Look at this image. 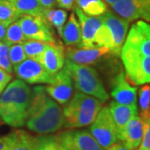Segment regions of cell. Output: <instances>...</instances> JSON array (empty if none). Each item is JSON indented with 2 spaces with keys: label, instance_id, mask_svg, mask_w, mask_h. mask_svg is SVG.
<instances>
[{
  "label": "cell",
  "instance_id": "obj_21",
  "mask_svg": "<svg viewBox=\"0 0 150 150\" xmlns=\"http://www.w3.org/2000/svg\"><path fill=\"white\" fill-rule=\"evenodd\" d=\"M35 137L31 133L22 129L14 130V136L7 150H33Z\"/></svg>",
  "mask_w": 150,
  "mask_h": 150
},
{
  "label": "cell",
  "instance_id": "obj_24",
  "mask_svg": "<svg viewBox=\"0 0 150 150\" xmlns=\"http://www.w3.org/2000/svg\"><path fill=\"white\" fill-rule=\"evenodd\" d=\"M139 118L144 122H150V87L149 84H144L139 91Z\"/></svg>",
  "mask_w": 150,
  "mask_h": 150
},
{
  "label": "cell",
  "instance_id": "obj_25",
  "mask_svg": "<svg viewBox=\"0 0 150 150\" xmlns=\"http://www.w3.org/2000/svg\"><path fill=\"white\" fill-rule=\"evenodd\" d=\"M20 17L9 0H0V23L8 27Z\"/></svg>",
  "mask_w": 150,
  "mask_h": 150
},
{
  "label": "cell",
  "instance_id": "obj_22",
  "mask_svg": "<svg viewBox=\"0 0 150 150\" xmlns=\"http://www.w3.org/2000/svg\"><path fill=\"white\" fill-rule=\"evenodd\" d=\"M43 18L51 27L55 28V30L58 33V35L60 37L63 28L64 27L65 23L68 18L67 12L63 8L44 9Z\"/></svg>",
  "mask_w": 150,
  "mask_h": 150
},
{
  "label": "cell",
  "instance_id": "obj_23",
  "mask_svg": "<svg viewBox=\"0 0 150 150\" xmlns=\"http://www.w3.org/2000/svg\"><path fill=\"white\" fill-rule=\"evenodd\" d=\"M77 7L88 16H100L107 9L103 0H75Z\"/></svg>",
  "mask_w": 150,
  "mask_h": 150
},
{
  "label": "cell",
  "instance_id": "obj_12",
  "mask_svg": "<svg viewBox=\"0 0 150 150\" xmlns=\"http://www.w3.org/2000/svg\"><path fill=\"white\" fill-rule=\"evenodd\" d=\"M110 95L118 103L124 105L136 104L137 88L131 84L126 77L125 72L121 69L112 79Z\"/></svg>",
  "mask_w": 150,
  "mask_h": 150
},
{
  "label": "cell",
  "instance_id": "obj_10",
  "mask_svg": "<svg viewBox=\"0 0 150 150\" xmlns=\"http://www.w3.org/2000/svg\"><path fill=\"white\" fill-rule=\"evenodd\" d=\"M13 69L18 79L29 84H49L54 79V76L47 72L37 60L33 59H26L13 66Z\"/></svg>",
  "mask_w": 150,
  "mask_h": 150
},
{
  "label": "cell",
  "instance_id": "obj_38",
  "mask_svg": "<svg viewBox=\"0 0 150 150\" xmlns=\"http://www.w3.org/2000/svg\"><path fill=\"white\" fill-rule=\"evenodd\" d=\"M6 30H7V26L0 23V41H4L6 35Z\"/></svg>",
  "mask_w": 150,
  "mask_h": 150
},
{
  "label": "cell",
  "instance_id": "obj_32",
  "mask_svg": "<svg viewBox=\"0 0 150 150\" xmlns=\"http://www.w3.org/2000/svg\"><path fill=\"white\" fill-rule=\"evenodd\" d=\"M137 150H150V122L144 123V134Z\"/></svg>",
  "mask_w": 150,
  "mask_h": 150
},
{
  "label": "cell",
  "instance_id": "obj_1",
  "mask_svg": "<svg viewBox=\"0 0 150 150\" xmlns=\"http://www.w3.org/2000/svg\"><path fill=\"white\" fill-rule=\"evenodd\" d=\"M120 57L128 80L135 85L150 81V26L138 20L131 26L123 43Z\"/></svg>",
  "mask_w": 150,
  "mask_h": 150
},
{
  "label": "cell",
  "instance_id": "obj_7",
  "mask_svg": "<svg viewBox=\"0 0 150 150\" xmlns=\"http://www.w3.org/2000/svg\"><path fill=\"white\" fill-rule=\"evenodd\" d=\"M115 55L111 54L107 47L93 48H81L78 47L65 48L66 59L78 64L98 66L111 70L108 64L111 63L110 59ZM117 57V56H116Z\"/></svg>",
  "mask_w": 150,
  "mask_h": 150
},
{
  "label": "cell",
  "instance_id": "obj_40",
  "mask_svg": "<svg viewBox=\"0 0 150 150\" xmlns=\"http://www.w3.org/2000/svg\"><path fill=\"white\" fill-rule=\"evenodd\" d=\"M4 123L3 122V120H2V118H1V117H0V125H2V123Z\"/></svg>",
  "mask_w": 150,
  "mask_h": 150
},
{
  "label": "cell",
  "instance_id": "obj_17",
  "mask_svg": "<svg viewBox=\"0 0 150 150\" xmlns=\"http://www.w3.org/2000/svg\"><path fill=\"white\" fill-rule=\"evenodd\" d=\"M108 108L113 122L115 123L118 137V135L123 131L124 126L129 120L139 114L138 106L137 104L124 105L115 101H112L109 103Z\"/></svg>",
  "mask_w": 150,
  "mask_h": 150
},
{
  "label": "cell",
  "instance_id": "obj_26",
  "mask_svg": "<svg viewBox=\"0 0 150 150\" xmlns=\"http://www.w3.org/2000/svg\"><path fill=\"white\" fill-rule=\"evenodd\" d=\"M49 43H45L42 41L27 39L22 43L24 54L27 59H35L38 55L42 54L49 46Z\"/></svg>",
  "mask_w": 150,
  "mask_h": 150
},
{
  "label": "cell",
  "instance_id": "obj_16",
  "mask_svg": "<svg viewBox=\"0 0 150 150\" xmlns=\"http://www.w3.org/2000/svg\"><path fill=\"white\" fill-rule=\"evenodd\" d=\"M144 134V123L139 115L134 116L124 126L118 140L129 150H137Z\"/></svg>",
  "mask_w": 150,
  "mask_h": 150
},
{
  "label": "cell",
  "instance_id": "obj_13",
  "mask_svg": "<svg viewBox=\"0 0 150 150\" xmlns=\"http://www.w3.org/2000/svg\"><path fill=\"white\" fill-rule=\"evenodd\" d=\"M74 8L81 27V42L77 47L81 48H96L95 36L103 23L102 15L88 16L77 6H74Z\"/></svg>",
  "mask_w": 150,
  "mask_h": 150
},
{
  "label": "cell",
  "instance_id": "obj_20",
  "mask_svg": "<svg viewBox=\"0 0 150 150\" xmlns=\"http://www.w3.org/2000/svg\"><path fill=\"white\" fill-rule=\"evenodd\" d=\"M18 13L22 15L43 16V8L38 0H9Z\"/></svg>",
  "mask_w": 150,
  "mask_h": 150
},
{
  "label": "cell",
  "instance_id": "obj_36",
  "mask_svg": "<svg viewBox=\"0 0 150 150\" xmlns=\"http://www.w3.org/2000/svg\"><path fill=\"white\" fill-rule=\"evenodd\" d=\"M43 9L54 8L56 6V0H38Z\"/></svg>",
  "mask_w": 150,
  "mask_h": 150
},
{
  "label": "cell",
  "instance_id": "obj_39",
  "mask_svg": "<svg viewBox=\"0 0 150 150\" xmlns=\"http://www.w3.org/2000/svg\"><path fill=\"white\" fill-rule=\"evenodd\" d=\"M103 1L105 4H107L108 5L111 6V5H112V4H114V3H115L117 0H103Z\"/></svg>",
  "mask_w": 150,
  "mask_h": 150
},
{
  "label": "cell",
  "instance_id": "obj_18",
  "mask_svg": "<svg viewBox=\"0 0 150 150\" xmlns=\"http://www.w3.org/2000/svg\"><path fill=\"white\" fill-rule=\"evenodd\" d=\"M71 144L74 150H104L88 129H68Z\"/></svg>",
  "mask_w": 150,
  "mask_h": 150
},
{
  "label": "cell",
  "instance_id": "obj_19",
  "mask_svg": "<svg viewBox=\"0 0 150 150\" xmlns=\"http://www.w3.org/2000/svg\"><path fill=\"white\" fill-rule=\"evenodd\" d=\"M64 44L67 47H77L81 42V27L75 13H72L66 21L61 33Z\"/></svg>",
  "mask_w": 150,
  "mask_h": 150
},
{
  "label": "cell",
  "instance_id": "obj_11",
  "mask_svg": "<svg viewBox=\"0 0 150 150\" xmlns=\"http://www.w3.org/2000/svg\"><path fill=\"white\" fill-rule=\"evenodd\" d=\"M111 8L112 12L129 22L150 21V0H117Z\"/></svg>",
  "mask_w": 150,
  "mask_h": 150
},
{
  "label": "cell",
  "instance_id": "obj_31",
  "mask_svg": "<svg viewBox=\"0 0 150 150\" xmlns=\"http://www.w3.org/2000/svg\"><path fill=\"white\" fill-rule=\"evenodd\" d=\"M54 136L56 141L57 150H74L70 142L68 129L60 131Z\"/></svg>",
  "mask_w": 150,
  "mask_h": 150
},
{
  "label": "cell",
  "instance_id": "obj_5",
  "mask_svg": "<svg viewBox=\"0 0 150 150\" xmlns=\"http://www.w3.org/2000/svg\"><path fill=\"white\" fill-rule=\"evenodd\" d=\"M64 69L69 74L78 91L96 98L103 103L108 100V93L100 75L94 67L78 64L66 59Z\"/></svg>",
  "mask_w": 150,
  "mask_h": 150
},
{
  "label": "cell",
  "instance_id": "obj_2",
  "mask_svg": "<svg viewBox=\"0 0 150 150\" xmlns=\"http://www.w3.org/2000/svg\"><path fill=\"white\" fill-rule=\"evenodd\" d=\"M63 108L47 93L44 86L31 88L25 126L38 134H51L64 129Z\"/></svg>",
  "mask_w": 150,
  "mask_h": 150
},
{
  "label": "cell",
  "instance_id": "obj_30",
  "mask_svg": "<svg viewBox=\"0 0 150 150\" xmlns=\"http://www.w3.org/2000/svg\"><path fill=\"white\" fill-rule=\"evenodd\" d=\"M9 59L11 64L13 66L20 64L23 60L27 59L22 43H16L9 46Z\"/></svg>",
  "mask_w": 150,
  "mask_h": 150
},
{
  "label": "cell",
  "instance_id": "obj_9",
  "mask_svg": "<svg viewBox=\"0 0 150 150\" xmlns=\"http://www.w3.org/2000/svg\"><path fill=\"white\" fill-rule=\"evenodd\" d=\"M18 22L26 39L49 43L57 42L54 28L48 24L43 16L22 15Z\"/></svg>",
  "mask_w": 150,
  "mask_h": 150
},
{
  "label": "cell",
  "instance_id": "obj_33",
  "mask_svg": "<svg viewBox=\"0 0 150 150\" xmlns=\"http://www.w3.org/2000/svg\"><path fill=\"white\" fill-rule=\"evenodd\" d=\"M13 79V75L0 69V94L5 89Z\"/></svg>",
  "mask_w": 150,
  "mask_h": 150
},
{
  "label": "cell",
  "instance_id": "obj_35",
  "mask_svg": "<svg viewBox=\"0 0 150 150\" xmlns=\"http://www.w3.org/2000/svg\"><path fill=\"white\" fill-rule=\"evenodd\" d=\"M75 0H56V5L60 8L71 10L74 8Z\"/></svg>",
  "mask_w": 150,
  "mask_h": 150
},
{
  "label": "cell",
  "instance_id": "obj_27",
  "mask_svg": "<svg viewBox=\"0 0 150 150\" xmlns=\"http://www.w3.org/2000/svg\"><path fill=\"white\" fill-rule=\"evenodd\" d=\"M26 40L24 34L18 20L12 23L7 27L4 42L8 45H13L16 43H23Z\"/></svg>",
  "mask_w": 150,
  "mask_h": 150
},
{
  "label": "cell",
  "instance_id": "obj_6",
  "mask_svg": "<svg viewBox=\"0 0 150 150\" xmlns=\"http://www.w3.org/2000/svg\"><path fill=\"white\" fill-rule=\"evenodd\" d=\"M88 130L104 150L118 142L117 129L108 106L102 108Z\"/></svg>",
  "mask_w": 150,
  "mask_h": 150
},
{
  "label": "cell",
  "instance_id": "obj_28",
  "mask_svg": "<svg viewBox=\"0 0 150 150\" xmlns=\"http://www.w3.org/2000/svg\"><path fill=\"white\" fill-rule=\"evenodd\" d=\"M33 150H57L54 135L38 134L35 137V143Z\"/></svg>",
  "mask_w": 150,
  "mask_h": 150
},
{
  "label": "cell",
  "instance_id": "obj_14",
  "mask_svg": "<svg viewBox=\"0 0 150 150\" xmlns=\"http://www.w3.org/2000/svg\"><path fill=\"white\" fill-rule=\"evenodd\" d=\"M49 96L60 105L69 102L74 93V83L69 74L63 68L54 75L53 81L45 87Z\"/></svg>",
  "mask_w": 150,
  "mask_h": 150
},
{
  "label": "cell",
  "instance_id": "obj_34",
  "mask_svg": "<svg viewBox=\"0 0 150 150\" xmlns=\"http://www.w3.org/2000/svg\"><path fill=\"white\" fill-rule=\"evenodd\" d=\"M14 136V130L10 132L9 134L0 137V150H7L8 148L13 141Z\"/></svg>",
  "mask_w": 150,
  "mask_h": 150
},
{
  "label": "cell",
  "instance_id": "obj_4",
  "mask_svg": "<svg viewBox=\"0 0 150 150\" xmlns=\"http://www.w3.org/2000/svg\"><path fill=\"white\" fill-rule=\"evenodd\" d=\"M103 107V103L96 98L76 91L64 105V129H78L90 126Z\"/></svg>",
  "mask_w": 150,
  "mask_h": 150
},
{
  "label": "cell",
  "instance_id": "obj_8",
  "mask_svg": "<svg viewBox=\"0 0 150 150\" xmlns=\"http://www.w3.org/2000/svg\"><path fill=\"white\" fill-rule=\"evenodd\" d=\"M102 18L109 39V50L113 55L120 56L130 22L110 10L102 14Z\"/></svg>",
  "mask_w": 150,
  "mask_h": 150
},
{
  "label": "cell",
  "instance_id": "obj_29",
  "mask_svg": "<svg viewBox=\"0 0 150 150\" xmlns=\"http://www.w3.org/2000/svg\"><path fill=\"white\" fill-rule=\"evenodd\" d=\"M0 69L11 74L13 73L9 59V45L4 41H0Z\"/></svg>",
  "mask_w": 150,
  "mask_h": 150
},
{
  "label": "cell",
  "instance_id": "obj_15",
  "mask_svg": "<svg viewBox=\"0 0 150 150\" xmlns=\"http://www.w3.org/2000/svg\"><path fill=\"white\" fill-rule=\"evenodd\" d=\"M51 75H55L65 64V46L61 42L50 43L46 50L35 59Z\"/></svg>",
  "mask_w": 150,
  "mask_h": 150
},
{
  "label": "cell",
  "instance_id": "obj_37",
  "mask_svg": "<svg viewBox=\"0 0 150 150\" xmlns=\"http://www.w3.org/2000/svg\"><path fill=\"white\" fill-rule=\"evenodd\" d=\"M107 150H129V149H127L123 144H122L120 142H118L116 144H114L112 145L109 149H108Z\"/></svg>",
  "mask_w": 150,
  "mask_h": 150
},
{
  "label": "cell",
  "instance_id": "obj_3",
  "mask_svg": "<svg viewBox=\"0 0 150 150\" xmlns=\"http://www.w3.org/2000/svg\"><path fill=\"white\" fill-rule=\"evenodd\" d=\"M31 98V88L21 79L9 83L0 94V117L13 128L25 125Z\"/></svg>",
  "mask_w": 150,
  "mask_h": 150
}]
</instances>
